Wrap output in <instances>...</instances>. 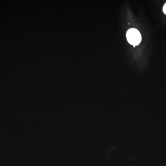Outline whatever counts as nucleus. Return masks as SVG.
<instances>
[{"mask_svg":"<svg viewBox=\"0 0 166 166\" xmlns=\"http://www.w3.org/2000/svg\"><path fill=\"white\" fill-rule=\"evenodd\" d=\"M127 38L128 43L133 46L138 45L141 41L140 33L138 30L134 28L128 30L127 33Z\"/></svg>","mask_w":166,"mask_h":166,"instance_id":"1","label":"nucleus"},{"mask_svg":"<svg viewBox=\"0 0 166 166\" xmlns=\"http://www.w3.org/2000/svg\"><path fill=\"white\" fill-rule=\"evenodd\" d=\"M163 11L164 14H166V3L164 5V6L163 8Z\"/></svg>","mask_w":166,"mask_h":166,"instance_id":"2","label":"nucleus"}]
</instances>
